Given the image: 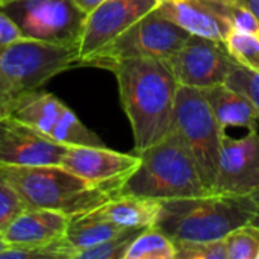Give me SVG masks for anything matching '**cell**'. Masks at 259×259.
<instances>
[{"instance_id": "obj_1", "label": "cell", "mask_w": 259, "mask_h": 259, "mask_svg": "<svg viewBox=\"0 0 259 259\" xmlns=\"http://www.w3.org/2000/svg\"><path fill=\"white\" fill-rule=\"evenodd\" d=\"M118 83L121 106L131 121L135 150L165 138L175 124L179 82L165 61L153 58L120 59L108 67Z\"/></svg>"}, {"instance_id": "obj_2", "label": "cell", "mask_w": 259, "mask_h": 259, "mask_svg": "<svg viewBox=\"0 0 259 259\" xmlns=\"http://www.w3.org/2000/svg\"><path fill=\"white\" fill-rule=\"evenodd\" d=\"M134 153L140 164L118 187L117 196L132 194L162 202L211 194L191 150L175 127L156 144Z\"/></svg>"}, {"instance_id": "obj_3", "label": "cell", "mask_w": 259, "mask_h": 259, "mask_svg": "<svg viewBox=\"0 0 259 259\" xmlns=\"http://www.w3.org/2000/svg\"><path fill=\"white\" fill-rule=\"evenodd\" d=\"M256 214L252 196L205 194L162 200L155 226L173 241L223 240L234 229L247 225Z\"/></svg>"}, {"instance_id": "obj_4", "label": "cell", "mask_w": 259, "mask_h": 259, "mask_svg": "<svg viewBox=\"0 0 259 259\" xmlns=\"http://www.w3.org/2000/svg\"><path fill=\"white\" fill-rule=\"evenodd\" d=\"M0 171L15 188L26 208L50 209L74 217L115 197L114 191L94 185L61 165H0Z\"/></svg>"}, {"instance_id": "obj_5", "label": "cell", "mask_w": 259, "mask_h": 259, "mask_svg": "<svg viewBox=\"0 0 259 259\" xmlns=\"http://www.w3.org/2000/svg\"><path fill=\"white\" fill-rule=\"evenodd\" d=\"M74 64L77 49L21 38L0 47V90L12 96L39 90Z\"/></svg>"}, {"instance_id": "obj_6", "label": "cell", "mask_w": 259, "mask_h": 259, "mask_svg": "<svg viewBox=\"0 0 259 259\" xmlns=\"http://www.w3.org/2000/svg\"><path fill=\"white\" fill-rule=\"evenodd\" d=\"M173 127L187 143L196 159L203 184L212 193L225 131L212 112L205 90L179 85Z\"/></svg>"}, {"instance_id": "obj_7", "label": "cell", "mask_w": 259, "mask_h": 259, "mask_svg": "<svg viewBox=\"0 0 259 259\" xmlns=\"http://www.w3.org/2000/svg\"><path fill=\"white\" fill-rule=\"evenodd\" d=\"M0 8L17 24L23 38L79 52L88 14L74 0H3Z\"/></svg>"}, {"instance_id": "obj_8", "label": "cell", "mask_w": 259, "mask_h": 259, "mask_svg": "<svg viewBox=\"0 0 259 259\" xmlns=\"http://www.w3.org/2000/svg\"><path fill=\"white\" fill-rule=\"evenodd\" d=\"M190 35L191 33L161 17L153 9L114 41L83 61L82 65L108 70L111 64L127 58H153L168 61L184 46Z\"/></svg>"}, {"instance_id": "obj_9", "label": "cell", "mask_w": 259, "mask_h": 259, "mask_svg": "<svg viewBox=\"0 0 259 259\" xmlns=\"http://www.w3.org/2000/svg\"><path fill=\"white\" fill-rule=\"evenodd\" d=\"M179 85L208 90L223 85L235 64L223 41L190 35L184 46L165 61Z\"/></svg>"}, {"instance_id": "obj_10", "label": "cell", "mask_w": 259, "mask_h": 259, "mask_svg": "<svg viewBox=\"0 0 259 259\" xmlns=\"http://www.w3.org/2000/svg\"><path fill=\"white\" fill-rule=\"evenodd\" d=\"M259 190V132L247 131L241 138H222L214 191L217 194L252 196Z\"/></svg>"}, {"instance_id": "obj_11", "label": "cell", "mask_w": 259, "mask_h": 259, "mask_svg": "<svg viewBox=\"0 0 259 259\" xmlns=\"http://www.w3.org/2000/svg\"><path fill=\"white\" fill-rule=\"evenodd\" d=\"M162 0H106L87 15L79 42V65L114 41Z\"/></svg>"}, {"instance_id": "obj_12", "label": "cell", "mask_w": 259, "mask_h": 259, "mask_svg": "<svg viewBox=\"0 0 259 259\" xmlns=\"http://www.w3.org/2000/svg\"><path fill=\"white\" fill-rule=\"evenodd\" d=\"M65 150L12 114L0 118V165H61Z\"/></svg>"}, {"instance_id": "obj_13", "label": "cell", "mask_w": 259, "mask_h": 259, "mask_svg": "<svg viewBox=\"0 0 259 259\" xmlns=\"http://www.w3.org/2000/svg\"><path fill=\"white\" fill-rule=\"evenodd\" d=\"M137 153H120L106 146H67L61 167L73 175L105 187L117 196L118 187L138 167Z\"/></svg>"}, {"instance_id": "obj_14", "label": "cell", "mask_w": 259, "mask_h": 259, "mask_svg": "<svg viewBox=\"0 0 259 259\" xmlns=\"http://www.w3.org/2000/svg\"><path fill=\"white\" fill-rule=\"evenodd\" d=\"M70 217L50 211L26 208L3 231L6 246L46 244L61 240L65 235Z\"/></svg>"}, {"instance_id": "obj_15", "label": "cell", "mask_w": 259, "mask_h": 259, "mask_svg": "<svg viewBox=\"0 0 259 259\" xmlns=\"http://www.w3.org/2000/svg\"><path fill=\"white\" fill-rule=\"evenodd\" d=\"M67 109L68 106L56 96L41 90H33L15 97L12 115L52 140Z\"/></svg>"}, {"instance_id": "obj_16", "label": "cell", "mask_w": 259, "mask_h": 259, "mask_svg": "<svg viewBox=\"0 0 259 259\" xmlns=\"http://www.w3.org/2000/svg\"><path fill=\"white\" fill-rule=\"evenodd\" d=\"M205 96L225 132L229 127L258 129L256 109L244 93L223 83L205 90Z\"/></svg>"}, {"instance_id": "obj_17", "label": "cell", "mask_w": 259, "mask_h": 259, "mask_svg": "<svg viewBox=\"0 0 259 259\" xmlns=\"http://www.w3.org/2000/svg\"><path fill=\"white\" fill-rule=\"evenodd\" d=\"M161 209V200L121 194L109 199L102 206L96 208V214L102 219L124 228V229H146L155 226Z\"/></svg>"}, {"instance_id": "obj_18", "label": "cell", "mask_w": 259, "mask_h": 259, "mask_svg": "<svg viewBox=\"0 0 259 259\" xmlns=\"http://www.w3.org/2000/svg\"><path fill=\"white\" fill-rule=\"evenodd\" d=\"M124 231H126L124 228H120L102 219L93 209L85 214L70 217L64 240L73 249V259H74L77 252L99 246Z\"/></svg>"}, {"instance_id": "obj_19", "label": "cell", "mask_w": 259, "mask_h": 259, "mask_svg": "<svg viewBox=\"0 0 259 259\" xmlns=\"http://www.w3.org/2000/svg\"><path fill=\"white\" fill-rule=\"evenodd\" d=\"M124 259H176V246L158 226H149L131 243Z\"/></svg>"}, {"instance_id": "obj_20", "label": "cell", "mask_w": 259, "mask_h": 259, "mask_svg": "<svg viewBox=\"0 0 259 259\" xmlns=\"http://www.w3.org/2000/svg\"><path fill=\"white\" fill-rule=\"evenodd\" d=\"M225 46L238 65L259 73V33L232 30L226 36Z\"/></svg>"}, {"instance_id": "obj_21", "label": "cell", "mask_w": 259, "mask_h": 259, "mask_svg": "<svg viewBox=\"0 0 259 259\" xmlns=\"http://www.w3.org/2000/svg\"><path fill=\"white\" fill-rule=\"evenodd\" d=\"M73 259V249L67 244L64 237L61 240L46 243V244H32V246H6L0 259Z\"/></svg>"}, {"instance_id": "obj_22", "label": "cell", "mask_w": 259, "mask_h": 259, "mask_svg": "<svg viewBox=\"0 0 259 259\" xmlns=\"http://www.w3.org/2000/svg\"><path fill=\"white\" fill-rule=\"evenodd\" d=\"M228 259H256L259 250V228L252 223L243 225L225 238Z\"/></svg>"}, {"instance_id": "obj_23", "label": "cell", "mask_w": 259, "mask_h": 259, "mask_svg": "<svg viewBox=\"0 0 259 259\" xmlns=\"http://www.w3.org/2000/svg\"><path fill=\"white\" fill-rule=\"evenodd\" d=\"M141 231L143 229H126L124 232L99 246L77 252L74 259H124L131 243Z\"/></svg>"}, {"instance_id": "obj_24", "label": "cell", "mask_w": 259, "mask_h": 259, "mask_svg": "<svg viewBox=\"0 0 259 259\" xmlns=\"http://www.w3.org/2000/svg\"><path fill=\"white\" fill-rule=\"evenodd\" d=\"M176 259H228L223 240L175 241Z\"/></svg>"}, {"instance_id": "obj_25", "label": "cell", "mask_w": 259, "mask_h": 259, "mask_svg": "<svg viewBox=\"0 0 259 259\" xmlns=\"http://www.w3.org/2000/svg\"><path fill=\"white\" fill-rule=\"evenodd\" d=\"M226 85L244 93L250 99V102L256 109L259 121V73L250 71L235 62L228 76Z\"/></svg>"}, {"instance_id": "obj_26", "label": "cell", "mask_w": 259, "mask_h": 259, "mask_svg": "<svg viewBox=\"0 0 259 259\" xmlns=\"http://www.w3.org/2000/svg\"><path fill=\"white\" fill-rule=\"evenodd\" d=\"M24 209L21 197L0 171V232Z\"/></svg>"}, {"instance_id": "obj_27", "label": "cell", "mask_w": 259, "mask_h": 259, "mask_svg": "<svg viewBox=\"0 0 259 259\" xmlns=\"http://www.w3.org/2000/svg\"><path fill=\"white\" fill-rule=\"evenodd\" d=\"M21 33L12 18L0 8V47L21 39Z\"/></svg>"}, {"instance_id": "obj_28", "label": "cell", "mask_w": 259, "mask_h": 259, "mask_svg": "<svg viewBox=\"0 0 259 259\" xmlns=\"http://www.w3.org/2000/svg\"><path fill=\"white\" fill-rule=\"evenodd\" d=\"M15 97L17 96H12V94L5 93V91L0 90V118L12 114V108H14V103H15Z\"/></svg>"}, {"instance_id": "obj_29", "label": "cell", "mask_w": 259, "mask_h": 259, "mask_svg": "<svg viewBox=\"0 0 259 259\" xmlns=\"http://www.w3.org/2000/svg\"><path fill=\"white\" fill-rule=\"evenodd\" d=\"M76 3H77V6L83 11V12H87V14H90V12H93L97 6H100L103 2H106V0H74Z\"/></svg>"}, {"instance_id": "obj_30", "label": "cell", "mask_w": 259, "mask_h": 259, "mask_svg": "<svg viewBox=\"0 0 259 259\" xmlns=\"http://www.w3.org/2000/svg\"><path fill=\"white\" fill-rule=\"evenodd\" d=\"M238 2H241L243 5L250 8L255 12V15L259 18V0H238Z\"/></svg>"}, {"instance_id": "obj_31", "label": "cell", "mask_w": 259, "mask_h": 259, "mask_svg": "<svg viewBox=\"0 0 259 259\" xmlns=\"http://www.w3.org/2000/svg\"><path fill=\"white\" fill-rule=\"evenodd\" d=\"M252 197H253L255 205H256V214H255V217H253V220H252L250 223H252V225H255L256 228H259V190L252 194Z\"/></svg>"}, {"instance_id": "obj_32", "label": "cell", "mask_w": 259, "mask_h": 259, "mask_svg": "<svg viewBox=\"0 0 259 259\" xmlns=\"http://www.w3.org/2000/svg\"><path fill=\"white\" fill-rule=\"evenodd\" d=\"M6 247V243H5V240H3V237H2V232H0V253H2V250Z\"/></svg>"}, {"instance_id": "obj_33", "label": "cell", "mask_w": 259, "mask_h": 259, "mask_svg": "<svg viewBox=\"0 0 259 259\" xmlns=\"http://www.w3.org/2000/svg\"><path fill=\"white\" fill-rule=\"evenodd\" d=\"M256 259H259V250H258V255H256Z\"/></svg>"}, {"instance_id": "obj_34", "label": "cell", "mask_w": 259, "mask_h": 259, "mask_svg": "<svg viewBox=\"0 0 259 259\" xmlns=\"http://www.w3.org/2000/svg\"><path fill=\"white\" fill-rule=\"evenodd\" d=\"M0 2H3V0H0Z\"/></svg>"}]
</instances>
